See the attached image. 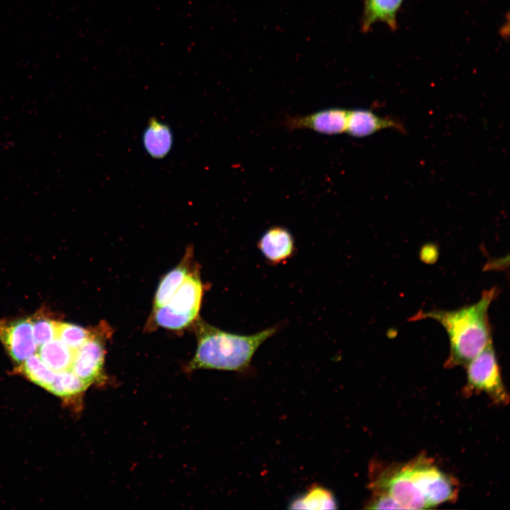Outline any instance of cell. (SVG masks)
Masks as SVG:
<instances>
[{"label": "cell", "instance_id": "obj_17", "mask_svg": "<svg viewBox=\"0 0 510 510\" xmlns=\"http://www.w3.org/2000/svg\"><path fill=\"white\" fill-rule=\"evenodd\" d=\"M89 386L69 369L56 372L48 391L58 397H70L79 395Z\"/></svg>", "mask_w": 510, "mask_h": 510}, {"label": "cell", "instance_id": "obj_10", "mask_svg": "<svg viewBox=\"0 0 510 510\" xmlns=\"http://www.w3.org/2000/svg\"><path fill=\"white\" fill-rule=\"evenodd\" d=\"M394 128L403 132L404 128L398 121L382 118L369 110H348L346 132L355 137L369 136L380 130Z\"/></svg>", "mask_w": 510, "mask_h": 510}, {"label": "cell", "instance_id": "obj_19", "mask_svg": "<svg viewBox=\"0 0 510 510\" xmlns=\"http://www.w3.org/2000/svg\"><path fill=\"white\" fill-rule=\"evenodd\" d=\"M31 320L33 336L38 346L57 338V321L47 316L45 312H37Z\"/></svg>", "mask_w": 510, "mask_h": 510}, {"label": "cell", "instance_id": "obj_7", "mask_svg": "<svg viewBox=\"0 0 510 510\" xmlns=\"http://www.w3.org/2000/svg\"><path fill=\"white\" fill-rule=\"evenodd\" d=\"M0 341L18 365L34 354L38 345L33 336L31 317L0 319Z\"/></svg>", "mask_w": 510, "mask_h": 510}, {"label": "cell", "instance_id": "obj_11", "mask_svg": "<svg viewBox=\"0 0 510 510\" xmlns=\"http://www.w3.org/2000/svg\"><path fill=\"white\" fill-rule=\"evenodd\" d=\"M146 153L154 159L165 158L171 151L174 134L169 125L152 117L148 120L142 135Z\"/></svg>", "mask_w": 510, "mask_h": 510}, {"label": "cell", "instance_id": "obj_12", "mask_svg": "<svg viewBox=\"0 0 510 510\" xmlns=\"http://www.w3.org/2000/svg\"><path fill=\"white\" fill-rule=\"evenodd\" d=\"M404 0H363L361 28L368 32L376 23H385L391 31L397 28V13Z\"/></svg>", "mask_w": 510, "mask_h": 510}, {"label": "cell", "instance_id": "obj_9", "mask_svg": "<svg viewBox=\"0 0 510 510\" xmlns=\"http://www.w3.org/2000/svg\"><path fill=\"white\" fill-rule=\"evenodd\" d=\"M258 247L266 260L273 265L289 260L295 251L293 234L280 226L268 229L258 242Z\"/></svg>", "mask_w": 510, "mask_h": 510}, {"label": "cell", "instance_id": "obj_5", "mask_svg": "<svg viewBox=\"0 0 510 510\" xmlns=\"http://www.w3.org/2000/svg\"><path fill=\"white\" fill-rule=\"evenodd\" d=\"M466 368L469 390L483 392L498 404L509 402V397L502 381L492 343L470 361Z\"/></svg>", "mask_w": 510, "mask_h": 510}, {"label": "cell", "instance_id": "obj_1", "mask_svg": "<svg viewBox=\"0 0 510 510\" xmlns=\"http://www.w3.org/2000/svg\"><path fill=\"white\" fill-rule=\"evenodd\" d=\"M499 293L493 287L483 290L475 303L453 310L418 312L411 320L431 319L445 329L450 342L446 367L465 366L492 343L488 310Z\"/></svg>", "mask_w": 510, "mask_h": 510}, {"label": "cell", "instance_id": "obj_2", "mask_svg": "<svg viewBox=\"0 0 510 510\" xmlns=\"http://www.w3.org/2000/svg\"><path fill=\"white\" fill-rule=\"evenodd\" d=\"M276 325L251 335H239L222 331L199 320L196 331L198 345L188 369H214L246 373L257 349L273 336Z\"/></svg>", "mask_w": 510, "mask_h": 510}, {"label": "cell", "instance_id": "obj_18", "mask_svg": "<svg viewBox=\"0 0 510 510\" xmlns=\"http://www.w3.org/2000/svg\"><path fill=\"white\" fill-rule=\"evenodd\" d=\"M91 329L81 326L58 322L57 323V338L60 339L73 351L81 346L89 336Z\"/></svg>", "mask_w": 510, "mask_h": 510}, {"label": "cell", "instance_id": "obj_13", "mask_svg": "<svg viewBox=\"0 0 510 510\" xmlns=\"http://www.w3.org/2000/svg\"><path fill=\"white\" fill-rule=\"evenodd\" d=\"M193 249H188L182 261L161 280L154 298L153 309L166 305L192 271Z\"/></svg>", "mask_w": 510, "mask_h": 510}, {"label": "cell", "instance_id": "obj_6", "mask_svg": "<svg viewBox=\"0 0 510 510\" xmlns=\"http://www.w3.org/2000/svg\"><path fill=\"white\" fill-rule=\"evenodd\" d=\"M112 334L106 322L91 329L88 339L74 351L70 370L88 385L102 375L105 358V344Z\"/></svg>", "mask_w": 510, "mask_h": 510}, {"label": "cell", "instance_id": "obj_8", "mask_svg": "<svg viewBox=\"0 0 510 510\" xmlns=\"http://www.w3.org/2000/svg\"><path fill=\"white\" fill-rule=\"evenodd\" d=\"M348 110L332 108L303 115L288 117L283 121L289 130H311L325 135H336L346 132Z\"/></svg>", "mask_w": 510, "mask_h": 510}, {"label": "cell", "instance_id": "obj_3", "mask_svg": "<svg viewBox=\"0 0 510 510\" xmlns=\"http://www.w3.org/2000/svg\"><path fill=\"white\" fill-rule=\"evenodd\" d=\"M431 479L429 461L420 457L378 470L372 476L370 488L390 496L402 509H428Z\"/></svg>", "mask_w": 510, "mask_h": 510}, {"label": "cell", "instance_id": "obj_4", "mask_svg": "<svg viewBox=\"0 0 510 510\" xmlns=\"http://www.w3.org/2000/svg\"><path fill=\"white\" fill-rule=\"evenodd\" d=\"M203 291L198 271L192 270L169 302L153 309V322L159 327L172 330L186 328L198 316Z\"/></svg>", "mask_w": 510, "mask_h": 510}, {"label": "cell", "instance_id": "obj_15", "mask_svg": "<svg viewBox=\"0 0 510 510\" xmlns=\"http://www.w3.org/2000/svg\"><path fill=\"white\" fill-rule=\"evenodd\" d=\"M74 351L60 339L55 338L38 348V356L43 363L55 372L71 368Z\"/></svg>", "mask_w": 510, "mask_h": 510}, {"label": "cell", "instance_id": "obj_16", "mask_svg": "<svg viewBox=\"0 0 510 510\" xmlns=\"http://www.w3.org/2000/svg\"><path fill=\"white\" fill-rule=\"evenodd\" d=\"M18 369L28 380L48 390L56 372L47 366L38 354H33L18 365Z\"/></svg>", "mask_w": 510, "mask_h": 510}, {"label": "cell", "instance_id": "obj_14", "mask_svg": "<svg viewBox=\"0 0 510 510\" xmlns=\"http://www.w3.org/2000/svg\"><path fill=\"white\" fill-rule=\"evenodd\" d=\"M290 509H336L338 504L334 493L317 484H312L304 494L295 497L288 506Z\"/></svg>", "mask_w": 510, "mask_h": 510}]
</instances>
